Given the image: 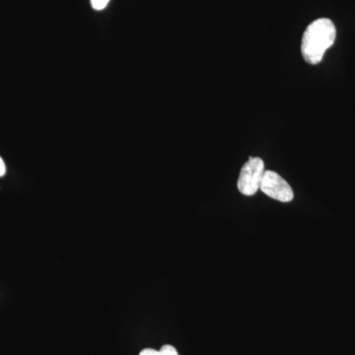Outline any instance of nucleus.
Here are the masks:
<instances>
[{"instance_id":"obj_2","label":"nucleus","mask_w":355,"mask_h":355,"mask_svg":"<svg viewBox=\"0 0 355 355\" xmlns=\"http://www.w3.org/2000/svg\"><path fill=\"white\" fill-rule=\"evenodd\" d=\"M265 163L263 159L250 157L243 165L238 179V190L242 195L251 197L260 190L261 179L265 173Z\"/></svg>"},{"instance_id":"obj_3","label":"nucleus","mask_w":355,"mask_h":355,"mask_svg":"<svg viewBox=\"0 0 355 355\" xmlns=\"http://www.w3.org/2000/svg\"><path fill=\"white\" fill-rule=\"evenodd\" d=\"M260 190L268 198L279 200L280 202H289L294 198L291 184L277 172L270 170L263 173Z\"/></svg>"},{"instance_id":"obj_1","label":"nucleus","mask_w":355,"mask_h":355,"mask_svg":"<svg viewBox=\"0 0 355 355\" xmlns=\"http://www.w3.org/2000/svg\"><path fill=\"white\" fill-rule=\"evenodd\" d=\"M336 37V26L333 21L321 18L311 23L305 30L301 44V51L306 62L320 64L327 50L335 43Z\"/></svg>"},{"instance_id":"obj_4","label":"nucleus","mask_w":355,"mask_h":355,"mask_svg":"<svg viewBox=\"0 0 355 355\" xmlns=\"http://www.w3.org/2000/svg\"><path fill=\"white\" fill-rule=\"evenodd\" d=\"M139 355H179L177 349L173 345H166L161 347L160 350L146 349L140 352Z\"/></svg>"},{"instance_id":"obj_5","label":"nucleus","mask_w":355,"mask_h":355,"mask_svg":"<svg viewBox=\"0 0 355 355\" xmlns=\"http://www.w3.org/2000/svg\"><path fill=\"white\" fill-rule=\"evenodd\" d=\"M110 0H91V6L95 10H103L108 6Z\"/></svg>"},{"instance_id":"obj_6","label":"nucleus","mask_w":355,"mask_h":355,"mask_svg":"<svg viewBox=\"0 0 355 355\" xmlns=\"http://www.w3.org/2000/svg\"><path fill=\"white\" fill-rule=\"evenodd\" d=\"M6 173V165L4 163L3 159L0 157V178L3 177Z\"/></svg>"}]
</instances>
